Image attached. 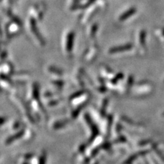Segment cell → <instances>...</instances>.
Listing matches in <instances>:
<instances>
[{"mask_svg": "<svg viewBox=\"0 0 164 164\" xmlns=\"http://www.w3.org/2000/svg\"><path fill=\"white\" fill-rule=\"evenodd\" d=\"M8 17H10V19L5 25V32L6 36L8 37V39H10L12 37L16 36L18 33H20L21 23L16 16L13 15L11 13L8 14Z\"/></svg>", "mask_w": 164, "mask_h": 164, "instance_id": "obj_1", "label": "cell"}, {"mask_svg": "<svg viewBox=\"0 0 164 164\" xmlns=\"http://www.w3.org/2000/svg\"><path fill=\"white\" fill-rule=\"evenodd\" d=\"M26 27H27L29 35L32 36V38L34 40L36 43H38L40 47H44L45 45V41H44L43 36L41 35L39 29L37 27L35 18L32 17H29L27 20Z\"/></svg>", "mask_w": 164, "mask_h": 164, "instance_id": "obj_2", "label": "cell"}, {"mask_svg": "<svg viewBox=\"0 0 164 164\" xmlns=\"http://www.w3.org/2000/svg\"><path fill=\"white\" fill-rule=\"evenodd\" d=\"M74 39V33L73 31H69L64 36L63 38V50L66 54H70L72 53L73 44Z\"/></svg>", "mask_w": 164, "mask_h": 164, "instance_id": "obj_3", "label": "cell"}, {"mask_svg": "<svg viewBox=\"0 0 164 164\" xmlns=\"http://www.w3.org/2000/svg\"><path fill=\"white\" fill-rule=\"evenodd\" d=\"M46 12V6L43 3H37V4L32 6L29 13L31 17L33 18H36L39 21H41L44 18V13Z\"/></svg>", "mask_w": 164, "mask_h": 164, "instance_id": "obj_4", "label": "cell"}, {"mask_svg": "<svg viewBox=\"0 0 164 164\" xmlns=\"http://www.w3.org/2000/svg\"><path fill=\"white\" fill-rule=\"evenodd\" d=\"M133 47L131 44H126V45L122 46H118L112 48L110 50V53L114 54V53H118V52H122L125 51L130 50Z\"/></svg>", "mask_w": 164, "mask_h": 164, "instance_id": "obj_5", "label": "cell"}, {"mask_svg": "<svg viewBox=\"0 0 164 164\" xmlns=\"http://www.w3.org/2000/svg\"><path fill=\"white\" fill-rule=\"evenodd\" d=\"M136 12V8H131L129 9L128 11H126V13H125L124 14H122V16L120 17V21H123L126 19H127L130 17L132 16L133 14H134Z\"/></svg>", "mask_w": 164, "mask_h": 164, "instance_id": "obj_6", "label": "cell"}, {"mask_svg": "<svg viewBox=\"0 0 164 164\" xmlns=\"http://www.w3.org/2000/svg\"><path fill=\"white\" fill-rule=\"evenodd\" d=\"M1 36H2V33H1V29H0V40H1Z\"/></svg>", "mask_w": 164, "mask_h": 164, "instance_id": "obj_7", "label": "cell"}]
</instances>
